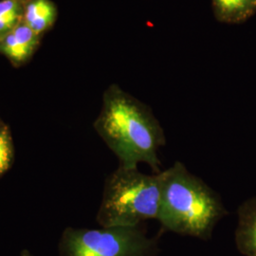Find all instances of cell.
<instances>
[{"label": "cell", "instance_id": "cell-1", "mask_svg": "<svg viewBox=\"0 0 256 256\" xmlns=\"http://www.w3.org/2000/svg\"><path fill=\"white\" fill-rule=\"evenodd\" d=\"M94 128L117 156L120 167L138 168L146 164L156 174L162 172L158 153L166 144L164 128L148 106L118 84L104 92Z\"/></svg>", "mask_w": 256, "mask_h": 256}, {"label": "cell", "instance_id": "cell-2", "mask_svg": "<svg viewBox=\"0 0 256 256\" xmlns=\"http://www.w3.org/2000/svg\"><path fill=\"white\" fill-rule=\"evenodd\" d=\"M158 176V221L162 230L205 241L210 239L218 223L229 214L220 194L180 162Z\"/></svg>", "mask_w": 256, "mask_h": 256}, {"label": "cell", "instance_id": "cell-3", "mask_svg": "<svg viewBox=\"0 0 256 256\" xmlns=\"http://www.w3.org/2000/svg\"><path fill=\"white\" fill-rule=\"evenodd\" d=\"M160 204L158 174L119 166L106 180L97 221L102 227L138 226L146 220H158Z\"/></svg>", "mask_w": 256, "mask_h": 256}, {"label": "cell", "instance_id": "cell-4", "mask_svg": "<svg viewBox=\"0 0 256 256\" xmlns=\"http://www.w3.org/2000/svg\"><path fill=\"white\" fill-rule=\"evenodd\" d=\"M63 256H156L158 236L150 238L138 226L68 229L62 240Z\"/></svg>", "mask_w": 256, "mask_h": 256}, {"label": "cell", "instance_id": "cell-5", "mask_svg": "<svg viewBox=\"0 0 256 256\" xmlns=\"http://www.w3.org/2000/svg\"><path fill=\"white\" fill-rule=\"evenodd\" d=\"M39 36L21 19L12 30L0 38V54L7 56L14 64L26 61L34 52Z\"/></svg>", "mask_w": 256, "mask_h": 256}, {"label": "cell", "instance_id": "cell-6", "mask_svg": "<svg viewBox=\"0 0 256 256\" xmlns=\"http://www.w3.org/2000/svg\"><path fill=\"white\" fill-rule=\"evenodd\" d=\"M238 216L234 240L238 252L243 256H256V198L243 202Z\"/></svg>", "mask_w": 256, "mask_h": 256}, {"label": "cell", "instance_id": "cell-7", "mask_svg": "<svg viewBox=\"0 0 256 256\" xmlns=\"http://www.w3.org/2000/svg\"><path fill=\"white\" fill-rule=\"evenodd\" d=\"M216 19L227 24H239L256 14V0H212Z\"/></svg>", "mask_w": 256, "mask_h": 256}, {"label": "cell", "instance_id": "cell-8", "mask_svg": "<svg viewBox=\"0 0 256 256\" xmlns=\"http://www.w3.org/2000/svg\"><path fill=\"white\" fill-rule=\"evenodd\" d=\"M56 16L57 10L50 0H30L25 5L22 20L40 36L52 26Z\"/></svg>", "mask_w": 256, "mask_h": 256}, {"label": "cell", "instance_id": "cell-9", "mask_svg": "<svg viewBox=\"0 0 256 256\" xmlns=\"http://www.w3.org/2000/svg\"><path fill=\"white\" fill-rule=\"evenodd\" d=\"M12 160V144L7 128L0 126V174L9 166Z\"/></svg>", "mask_w": 256, "mask_h": 256}, {"label": "cell", "instance_id": "cell-10", "mask_svg": "<svg viewBox=\"0 0 256 256\" xmlns=\"http://www.w3.org/2000/svg\"><path fill=\"white\" fill-rule=\"evenodd\" d=\"M23 256H30V254H28V252H24V254H23Z\"/></svg>", "mask_w": 256, "mask_h": 256}]
</instances>
